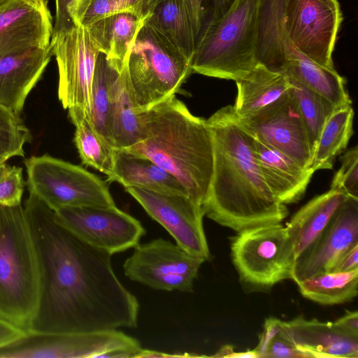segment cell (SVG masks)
Instances as JSON below:
<instances>
[{"label": "cell", "mask_w": 358, "mask_h": 358, "mask_svg": "<svg viewBox=\"0 0 358 358\" xmlns=\"http://www.w3.org/2000/svg\"><path fill=\"white\" fill-rule=\"evenodd\" d=\"M6 162L5 163H2V164H0V172L1 171V170L3 169L4 165H5Z\"/></svg>", "instance_id": "48"}, {"label": "cell", "mask_w": 358, "mask_h": 358, "mask_svg": "<svg viewBox=\"0 0 358 358\" xmlns=\"http://www.w3.org/2000/svg\"><path fill=\"white\" fill-rule=\"evenodd\" d=\"M144 22L162 34L192 62L196 45L184 0H156Z\"/></svg>", "instance_id": "27"}, {"label": "cell", "mask_w": 358, "mask_h": 358, "mask_svg": "<svg viewBox=\"0 0 358 358\" xmlns=\"http://www.w3.org/2000/svg\"><path fill=\"white\" fill-rule=\"evenodd\" d=\"M348 198L335 189L315 196L287 223L296 258L320 235L342 203Z\"/></svg>", "instance_id": "25"}, {"label": "cell", "mask_w": 358, "mask_h": 358, "mask_svg": "<svg viewBox=\"0 0 358 358\" xmlns=\"http://www.w3.org/2000/svg\"><path fill=\"white\" fill-rule=\"evenodd\" d=\"M289 80L291 92L303 121L313 153L323 125L337 107L297 81L291 78Z\"/></svg>", "instance_id": "34"}, {"label": "cell", "mask_w": 358, "mask_h": 358, "mask_svg": "<svg viewBox=\"0 0 358 358\" xmlns=\"http://www.w3.org/2000/svg\"><path fill=\"white\" fill-rule=\"evenodd\" d=\"M52 55L50 45L0 53V104L20 115Z\"/></svg>", "instance_id": "17"}, {"label": "cell", "mask_w": 358, "mask_h": 358, "mask_svg": "<svg viewBox=\"0 0 358 358\" xmlns=\"http://www.w3.org/2000/svg\"><path fill=\"white\" fill-rule=\"evenodd\" d=\"M261 0H236L196 46L192 73L239 80L257 64L256 45Z\"/></svg>", "instance_id": "5"}, {"label": "cell", "mask_w": 358, "mask_h": 358, "mask_svg": "<svg viewBox=\"0 0 358 358\" xmlns=\"http://www.w3.org/2000/svg\"><path fill=\"white\" fill-rule=\"evenodd\" d=\"M285 62L282 72L306 88L329 101L336 107L352 103L345 80L335 69L322 67L299 52L289 41H284Z\"/></svg>", "instance_id": "23"}, {"label": "cell", "mask_w": 358, "mask_h": 358, "mask_svg": "<svg viewBox=\"0 0 358 358\" xmlns=\"http://www.w3.org/2000/svg\"><path fill=\"white\" fill-rule=\"evenodd\" d=\"M50 47L57 62V94L63 108H80L90 117L92 83L99 48L88 30L78 25L52 38Z\"/></svg>", "instance_id": "11"}, {"label": "cell", "mask_w": 358, "mask_h": 358, "mask_svg": "<svg viewBox=\"0 0 358 358\" xmlns=\"http://www.w3.org/2000/svg\"><path fill=\"white\" fill-rule=\"evenodd\" d=\"M264 357L310 358L313 357L310 354L299 350L294 345L284 339L278 334L269 343Z\"/></svg>", "instance_id": "39"}, {"label": "cell", "mask_w": 358, "mask_h": 358, "mask_svg": "<svg viewBox=\"0 0 358 358\" xmlns=\"http://www.w3.org/2000/svg\"><path fill=\"white\" fill-rule=\"evenodd\" d=\"M236 0H184L192 22L196 48ZM196 49V48H195Z\"/></svg>", "instance_id": "36"}, {"label": "cell", "mask_w": 358, "mask_h": 358, "mask_svg": "<svg viewBox=\"0 0 358 358\" xmlns=\"http://www.w3.org/2000/svg\"><path fill=\"white\" fill-rule=\"evenodd\" d=\"M358 244V199L348 197L315 241L296 258V283L329 272L339 259Z\"/></svg>", "instance_id": "14"}, {"label": "cell", "mask_w": 358, "mask_h": 358, "mask_svg": "<svg viewBox=\"0 0 358 358\" xmlns=\"http://www.w3.org/2000/svg\"><path fill=\"white\" fill-rule=\"evenodd\" d=\"M25 185L22 169L6 163L0 172V206L14 207L22 205Z\"/></svg>", "instance_id": "38"}, {"label": "cell", "mask_w": 358, "mask_h": 358, "mask_svg": "<svg viewBox=\"0 0 358 358\" xmlns=\"http://www.w3.org/2000/svg\"><path fill=\"white\" fill-rule=\"evenodd\" d=\"M123 271L131 280L162 291L192 292L203 259L176 243L157 238L134 248Z\"/></svg>", "instance_id": "9"}, {"label": "cell", "mask_w": 358, "mask_h": 358, "mask_svg": "<svg viewBox=\"0 0 358 358\" xmlns=\"http://www.w3.org/2000/svg\"><path fill=\"white\" fill-rule=\"evenodd\" d=\"M211 135L213 168L202 204L204 215L236 233L281 223L289 211L266 184L251 136L239 125L233 106L206 120Z\"/></svg>", "instance_id": "2"}, {"label": "cell", "mask_w": 358, "mask_h": 358, "mask_svg": "<svg viewBox=\"0 0 358 358\" xmlns=\"http://www.w3.org/2000/svg\"><path fill=\"white\" fill-rule=\"evenodd\" d=\"M338 0H287L285 29L293 46L305 57L327 69L332 60L343 22Z\"/></svg>", "instance_id": "10"}, {"label": "cell", "mask_w": 358, "mask_h": 358, "mask_svg": "<svg viewBox=\"0 0 358 358\" xmlns=\"http://www.w3.org/2000/svg\"><path fill=\"white\" fill-rule=\"evenodd\" d=\"M101 347V338L96 331H29L0 348V358H92Z\"/></svg>", "instance_id": "18"}, {"label": "cell", "mask_w": 358, "mask_h": 358, "mask_svg": "<svg viewBox=\"0 0 358 358\" xmlns=\"http://www.w3.org/2000/svg\"><path fill=\"white\" fill-rule=\"evenodd\" d=\"M54 215L81 240L111 255L134 248L145 233L137 219L116 206L62 208Z\"/></svg>", "instance_id": "12"}, {"label": "cell", "mask_w": 358, "mask_h": 358, "mask_svg": "<svg viewBox=\"0 0 358 358\" xmlns=\"http://www.w3.org/2000/svg\"><path fill=\"white\" fill-rule=\"evenodd\" d=\"M8 159L0 155V164L5 163Z\"/></svg>", "instance_id": "47"}, {"label": "cell", "mask_w": 358, "mask_h": 358, "mask_svg": "<svg viewBox=\"0 0 358 358\" xmlns=\"http://www.w3.org/2000/svg\"><path fill=\"white\" fill-rule=\"evenodd\" d=\"M282 321L275 317L266 319L262 334L259 335V341L255 348L259 358L264 357L266 348L271 341L280 331Z\"/></svg>", "instance_id": "41"}, {"label": "cell", "mask_w": 358, "mask_h": 358, "mask_svg": "<svg viewBox=\"0 0 358 358\" xmlns=\"http://www.w3.org/2000/svg\"><path fill=\"white\" fill-rule=\"evenodd\" d=\"M127 66L140 113L176 96L192 73L191 60L145 22L131 48Z\"/></svg>", "instance_id": "6"}, {"label": "cell", "mask_w": 358, "mask_h": 358, "mask_svg": "<svg viewBox=\"0 0 358 358\" xmlns=\"http://www.w3.org/2000/svg\"><path fill=\"white\" fill-rule=\"evenodd\" d=\"M354 110L352 103L337 107L329 115L317 140L310 168L331 169L334 161L347 148L353 134Z\"/></svg>", "instance_id": "30"}, {"label": "cell", "mask_w": 358, "mask_h": 358, "mask_svg": "<svg viewBox=\"0 0 358 358\" xmlns=\"http://www.w3.org/2000/svg\"><path fill=\"white\" fill-rule=\"evenodd\" d=\"M286 1L261 0L256 45L257 63L281 72L285 62L282 43L287 37L284 23Z\"/></svg>", "instance_id": "26"}, {"label": "cell", "mask_w": 358, "mask_h": 358, "mask_svg": "<svg viewBox=\"0 0 358 358\" xmlns=\"http://www.w3.org/2000/svg\"><path fill=\"white\" fill-rule=\"evenodd\" d=\"M306 299L322 305L352 301L358 294V268L346 272H325L296 283Z\"/></svg>", "instance_id": "32"}, {"label": "cell", "mask_w": 358, "mask_h": 358, "mask_svg": "<svg viewBox=\"0 0 358 358\" xmlns=\"http://www.w3.org/2000/svg\"><path fill=\"white\" fill-rule=\"evenodd\" d=\"M29 194L52 210L66 207H111L115 203L106 183L82 166L50 156L24 161Z\"/></svg>", "instance_id": "8"}, {"label": "cell", "mask_w": 358, "mask_h": 358, "mask_svg": "<svg viewBox=\"0 0 358 358\" xmlns=\"http://www.w3.org/2000/svg\"><path fill=\"white\" fill-rule=\"evenodd\" d=\"M6 1H7V0H0V5H1V3H3V2H5Z\"/></svg>", "instance_id": "49"}, {"label": "cell", "mask_w": 358, "mask_h": 358, "mask_svg": "<svg viewBox=\"0 0 358 358\" xmlns=\"http://www.w3.org/2000/svg\"><path fill=\"white\" fill-rule=\"evenodd\" d=\"M233 347L230 345H225L222 347L216 354L212 355L213 357H230L233 353Z\"/></svg>", "instance_id": "46"}, {"label": "cell", "mask_w": 358, "mask_h": 358, "mask_svg": "<svg viewBox=\"0 0 358 358\" xmlns=\"http://www.w3.org/2000/svg\"><path fill=\"white\" fill-rule=\"evenodd\" d=\"M32 135L20 115L0 104V155L9 159L24 157V146Z\"/></svg>", "instance_id": "35"}, {"label": "cell", "mask_w": 358, "mask_h": 358, "mask_svg": "<svg viewBox=\"0 0 358 358\" xmlns=\"http://www.w3.org/2000/svg\"><path fill=\"white\" fill-rule=\"evenodd\" d=\"M107 180L117 182L124 187L189 196L173 175L148 157L127 148L115 149L113 173Z\"/></svg>", "instance_id": "22"}, {"label": "cell", "mask_w": 358, "mask_h": 358, "mask_svg": "<svg viewBox=\"0 0 358 358\" xmlns=\"http://www.w3.org/2000/svg\"><path fill=\"white\" fill-rule=\"evenodd\" d=\"M25 332L10 322L0 318V348L19 339Z\"/></svg>", "instance_id": "44"}, {"label": "cell", "mask_w": 358, "mask_h": 358, "mask_svg": "<svg viewBox=\"0 0 358 358\" xmlns=\"http://www.w3.org/2000/svg\"><path fill=\"white\" fill-rule=\"evenodd\" d=\"M236 83L237 96L233 108L239 120H250L269 111L283 101L291 90L286 75L260 63Z\"/></svg>", "instance_id": "21"}, {"label": "cell", "mask_w": 358, "mask_h": 358, "mask_svg": "<svg viewBox=\"0 0 358 358\" xmlns=\"http://www.w3.org/2000/svg\"><path fill=\"white\" fill-rule=\"evenodd\" d=\"M148 215L160 224L177 245L205 261L211 259L205 235L202 205L187 195L125 187Z\"/></svg>", "instance_id": "13"}, {"label": "cell", "mask_w": 358, "mask_h": 358, "mask_svg": "<svg viewBox=\"0 0 358 358\" xmlns=\"http://www.w3.org/2000/svg\"><path fill=\"white\" fill-rule=\"evenodd\" d=\"M76 127L74 143L83 164L93 167L109 178L113 170L114 150L97 132L90 117L80 108H68Z\"/></svg>", "instance_id": "31"}, {"label": "cell", "mask_w": 358, "mask_h": 358, "mask_svg": "<svg viewBox=\"0 0 358 358\" xmlns=\"http://www.w3.org/2000/svg\"><path fill=\"white\" fill-rule=\"evenodd\" d=\"M141 139L127 148L173 175L190 198L202 205L213 168L211 135L206 120L194 115L176 96L141 113Z\"/></svg>", "instance_id": "3"}, {"label": "cell", "mask_w": 358, "mask_h": 358, "mask_svg": "<svg viewBox=\"0 0 358 358\" xmlns=\"http://www.w3.org/2000/svg\"><path fill=\"white\" fill-rule=\"evenodd\" d=\"M358 268V244L345 252L330 271L346 272Z\"/></svg>", "instance_id": "43"}, {"label": "cell", "mask_w": 358, "mask_h": 358, "mask_svg": "<svg viewBox=\"0 0 358 358\" xmlns=\"http://www.w3.org/2000/svg\"><path fill=\"white\" fill-rule=\"evenodd\" d=\"M38 295V258L24 207L0 206V318L28 332Z\"/></svg>", "instance_id": "4"}, {"label": "cell", "mask_w": 358, "mask_h": 358, "mask_svg": "<svg viewBox=\"0 0 358 358\" xmlns=\"http://www.w3.org/2000/svg\"><path fill=\"white\" fill-rule=\"evenodd\" d=\"M56 1V17L53 26L52 38L70 30L76 24H74L69 13V6L73 0H55Z\"/></svg>", "instance_id": "40"}, {"label": "cell", "mask_w": 358, "mask_h": 358, "mask_svg": "<svg viewBox=\"0 0 358 358\" xmlns=\"http://www.w3.org/2000/svg\"><path fill=\"white\" fill-rule=\"evenodd\" d=\"M198 355L187 352L170 354L156 350L141 349L136 358H169V357H192Z\"/></svg>", "instance_id": "45"}, {"label": "cell", "mask_w": 358, "mask_h": 358, "mask_svg": "<svg viewBox=\"0 0 358 358\" xmlns=\"http://www.w3.org/2000/svg\"><path fill=\"white\" fill-rule=\"evenodd\" d=\"M333 324L343 332L358 338V312L346 311L345 314L338 319Z\"/></svg>", "instance_id": "42"}, {"label": "cell", "mask_w": 358, "mask_h": 358, "mask_svg": "<svg viewBox=\"0 0 358 358\" xmlns=\"http://www.w3.org/2000/svg\"><path fill=\"white\" fill-rule=\"evenodd\" d=\"M156 0H73L69 13L76 25L86 27L105 16L128 12L146 19Z\"/></svg>", "instance_id": "33"}, {"label": "cell", "mask_w": 358, "mask_h": 358, "mask_svg": "<svg viewBox=\"0 0 358 358\" xmlns=\"http://www.w3.org/2000/svg\"><path fill=\"white\" fill-rule=\"evenodd\" d=\"M141 113L135 103L126 62L115 85L112 128L115 149L129 148L141 141Z\"/></svg>", "instance_id": "29"}, {"label": "cell", "mask_w": 358, "mask_h": 358, "mask_svg": "<svg viewBox=\"0 0 358 358\" xmlns=\"http://www.w3.org/2000/svg\"><path fill=\"white\" fill-rule=\"evenodd\" d=\"M279 335L315 358L358 357V338L339 330L333 322L298 317L282 321Z\"/></svg>", "instance_id": "19"}, {"label": "cell", "mask_w": 358, "mask_h": 358, "mask_svg": "<svg viewBox=\"0 0 358 358\" xmlns=\"http://www.w3.org/2000/svg\"><path fill=\"white\" fill-rule=\"evenodd\" d=\"M251 138L262 177L273 196L285 205L301 200L315 171Z\"/></svg>", "instance_id": "20"}, {"label": "cell", "mask_w": 358, "mask_h": 358, "mask_svg": "<svg viewBox=\"0 0 358 358\" xmlns=\"http://www.w3.org/2000/svg\"><path fill=\"white\" fill-rule=\"evenodd\" d=\"M230 240L232 262L247 290L266 291L292 279L296 257L286 227L280 223L259 227L238 232Z\"/></svg>", "instance_id": "7"}, {"label": "cell", "mask_w": 358, "mask_h": 358, "mask_svg": "<svg viewBox=\"0 0 358 358\" xmlns=\"http://www.w3.org/2000/svg\"><path fill=\"white\" fill-rule=\"evenodd\" d=\"M341 166L335 173L331 188L346 196L358 199V147L348 150L341 157Z\"/></svg>", "instance_id": "37"}, {"label": "cell", "mask_w": 358, "mask_h": 358, "mask_svg": "<svg viewBox=\"0 0 358 358\" xmlns=\"http://www.w3.org/2000/svg\"><path fill=\"white\" fill-rule=\"evenodd\" d=\"M24 210L39 269L38 305L29 331L136 327L138 299L115 275L111 255L63 227L54 210L35 195L29 194Z\"/></svg>", "instance_id": "1"}, {"label": "cell", "mask_w": 358, "mask_h": 358, "mask_svg": "<svg viewBox=\"0 0 358 358\" xmlns=\"http://www.w3.org/2000/svg\"><path fill=\"white\" fill-rule=\"evenodd\" d=\"M122 69L110 64L106 55L99 52L92 83L90 118L97 132L113 148L115 85Z\"/></svg>", "instance_id": "28"}, {"label": "cell", "mask_w": 358, "mask_h": 358, "mask_svg": "<svg viewBox=\"0 0 358 358\" xmlns=\"http://www.w3.org/2000/svg\"><path fill=\"white\" fill-rule=\"evenodd\" d=\"M237 121L250 136L310 168L312 150L307 131L292 94L269 111L250 120Z\"/></svg>", "instance_id": "15"}, {"label": "cell", "mask_w": 358, "mask_h": 358, "mask_svg": "<svg viewBox=\"0 0 358 358\" xmlns=\"http://www.w3.org/2000/svg\"><path fill=\"white\" fill-rule=\"evenodd\" d=\"M52 31L46 0H7L0 5V53L48 47Z\"/></svg>", "instance_id": "16"}, {"label": "cell", "mask_w": 358, "mask_h": 358, "mask_svg": "<svg viewBox=\"0 0 358 358\" xmlns=\"http://www.w3.org/2000/svg\"><path fill=\"white\" fill-rule=\"evenodd\" d=\"M144 18L123 12L100 18L85 27L110 64L123 68L135 38L144 24Z\"/></svg>", "instance_id": "24"}]
</instances>
